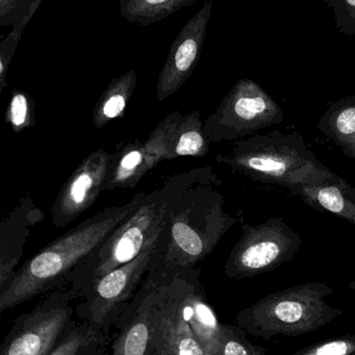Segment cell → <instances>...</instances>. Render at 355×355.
<instances>
[{"label": "cell", "mask_w": 355, "mask_h": 355, "mask_svg": "<svg viewBox=\"0 0 355 355\" xmlns=\"http://www.w3.org/2000/svg\"><path fill=\"white\" fill-rule=\"evenodd\" d=\"M221 181L212 168H202L177 196L154 248L148 275L169 277L210 256L227 231L239 221L224 210Z\"/></svg>", "instance_id": "obj_1"}, {"label": "cell", "mask_w": 355, "mask_h": 355, "mask_svg": "<svg viewBox=\"0 0 355 355\" xmlns=\"http://www.w3.org/2000/svg\"><path fill=\"white\" fill-rule=\"evenodd\" d=\"M139 192L129 202L108 207L44 246L0 290V311L15 308L72 279L75 269L145 200Z\"/></svg>", "instance_id": "obj_2"}, {"label": "cell", "mask_w": 355, "mask_h": 355, "mask_svg": "<svg viewBox=\"0 0 355 355\" xmlns=\"http://www.w3.org/2000/svg\"><path fill=\"white\" fill-rule=\"evenodd\" d=\"M216 162L254 181L281 186L290 191L341 178L308 150L299 132L283 135L273 131L240 139L229 153L218 154Z\"/></svg>", "instance_id": "obj_3"}, {"label": "cell", "mask_w": 355, "mask_h": 355, "mask_svg": "<svg viewBox=\"0 0 355 355\" xmlns=\"http://www.w3.org/2000/svg\"><path fill=\"white\" fill-rule=\"evenodd\" d=\"M198 171L194 168L169 177L163 186L149 192L143 204L75 269L71 279L74 285L89 287L96 279L137 258L156 241L171 206L195 179Z\"/></svg>", "instance_id": "obj_4"}, {"label": "cell", "mask_w": 355, "mask_h": 355, "mask_svg": "<svg viewBox=\"0 0 355 355\" xmlns=\"http://www.w3.org/2000/svg\"><path fill=\"white\" fill-rule=\"evenodd\" d=\"M333 289L324 283L302 284L274 292L238 313L236 322L254 337L271 341L276 336L314 333L343 314L325 298Z\"/></svg>", "instance_id": "obj_5"}, {"label": "cell", "mask_w": 355, "mask_h": 355, "mask_svg": "<svg viewBox=\"0 0 355 355\" xmlns=\"http://www.w3.org/2000/svg\"><path fill=\"white\" fill-rule=\"evenodd\" d=\"M283 122L279 103L256 81H238L204 121L206 139L213 144L236 141Z\"/></svg>", "instance_id": "obj_6"}, {"label": "cell", "mask_w": 355, "mask_h": 355, "mask_svg": "<svg viewBox=\"0 0 355 355\" xmlns=\"http://www.w3.org/2000/svg\"><path fill=\"white\" fill-rule=\"evenodd\" d=\"M243 234L225 263L229 279H249L275 270L291 261L302 239L281 217H272L258 225L245 223Z\"/></svg>", "instance_id": "obj_7"}, {"label": "cell", "mask_w": 355, "mask_h": 355, "mask_svg": "<svg viewBox=\"0 0 355 355\" xmlns=\"http://www.w3.org/2000/svg\"><path fill=\"white\" fill-rule=\"evenodd\" d=\"M69 294H52L35 310L17 319L0 347V355H48L70 322Z\"/></svg>", "instance_id": "obj_8"}, {"label": "cell", "mask_w": 355, "mask_h": 355, "mask_svg": "<svg viewBox=\"0 0 355 355\" xmlns=\"http://www.w3.org/2000/svg\"><path fill=\"white\" fill-rule=\"evenodd\" d=\"M183 114L171 112L145 141L126 144L113 153L104 191L133 188L160 162H166L173 131Z\"/></svg>", "instance_id": "obj_9"}, {"label": "cell", "mask_w": 355, "mask_h": 355, "mask_svg": "<svg viewBox=\"0 0 355 355\" xmlns=\"http://www.w3.org/2000/svg\"><path fill=\"white\" fill-rule=\"evenodd\" d=\"M112 159L113 153L98 149L90 153L73 171L50 209L54 227H67L93 206L104 191Z\"/></svg>", "instance_id": "obj_10"}, {"label": "cell", "mask_w": 355, "mask_h": 355, "mask_svg": "<svg viewBox=\"0 0 355 355\" xmlns=\"http://www.w3.org/2000/svg\"><path fill=\"white\" fill-rule=\"evenodd\" d=\"M213 0H206L202 8L185 23L175 37L158 75L156 97L158 102L179 91L190 78L199 62L212 14Z\"/></svg>", "instance_id": "obj_11"}, {"label": "cell", "mask_w": 355, "mask_h": 355, "mask_svg": "<svg viewBox=\"0 0 355 355\" xmlns=\"http://www.w3.org/2000/svg\"><path fill=\"white\" fill-rule=\"evenodd\" d=\"M156 242L158 240L149 244L131 262L114 269L89 286L93 292L91 310L94 322L104 321L110 311L133 295L144 275L149 270Z\"/></svg>", "instance_id": "obj_12"}, {"label": "cell", "mask_w": 355, "mask_h": 355, "mask_svg": "<svg viewBox=\"0 0 355 355\" xmlns=\"http://www.w3.org/2000/svg\"><path fill=\"white\" fill-rule=\"evenodd\" d=\"M154 286L151 349L156 355H206L199 342L158 284Z\"/></svg>", "instance_id": "obj_13"}, {"label": "cell", "mask_w": 355, "mask_h": 355, "mask_svg": "<svg viewBox=\"0 0 355 355\" xmlns=\"http://www.w3.org/2000/svg\"><path fill=\"white\" fill-rule=\"evenodd\" d=\"M44 213L29 196L4 216L0 225V290L14 277L31 229L43 220Z\"/></svg>", "instance_id": "obj_14"}, {"label": "cell", "mask_w": 355, "mask_h": 355, "mask_svg": "<svg viewBox=\"0 0 355 355\" xmlns=\"http://www.w3.org/2000/svg\"><path fill=\"white\" fill-rule=\"evenodd\" d=\"M308 206L327 211L355 225V187L343 178L291 190Z\"/></svg>", "instance_id": "obj_15"}, {"label": "cell", "mask_w": 355, "mask_h": 355, "mask_svg": "<svg viewBox=\"0 0 355 355\" xmlns=\"http://www.w3.org/2000/svg\"><path fill=\"white\" fill-rule=\"evenodd\" d=\"M137 317L125 327L113 347V355H148L151 348L154 286L145 281Z\"/></svg>", "instance_id": "obj_16"}, {"label": "cell", "mask_w": 355, "mask_h": 355, "mask_svg": "<svg viewBox=\"0 0 355 355\" xmlns=\"http://www.w3.org/2000/svg\"><path fill=\"white\" fill-rule=\"evenodd\" d=\"M317 128L355 160V96L333 102L321 116Z\"/></svg>", "instance_id": "obj_17"}, {"label": "cell", "mask_w": 355, "mask_h": 355, "mask_svg": "<svg viewBox=\"0 0 355 355\" xmlns=\"http://www.w3.org/2000/svg\"><path fill=\"white\" fill-rule=\"evenodd\" d=\"M137 81L135 70L127 71L110 81L94 107L92 122L96 128H104L110 121L122 118Z\"/></svg>", "instance_id": "obj_18"}, {"label": "cell", "mask_w": 355, "mask_h": 355, "mask_svg": "<svg viewBox=\"0 0 355 355\" xmlns=\"http://www.w3.org/2000/svg\"><path fill=\"white\" fill-rule=\"evenodd\" d=\"M204 125L199 110L181 116L171 137L167 162L183 156L202 157L206 155L210 143L204 135Z\"/></svg>", "instance_id": "obj_19"}, {"label": "cell", "mask_w": 355, "mask_h": 355, "mask_svg": "<svg viewBox=\"0 0 355 355\" xmlns=\"http://www.w3.org/2000/svg\"><path fill=\"white\" fill-rule=\"evenodd\" d=\"M197 0H120V14L131 24L145 27L177 10L193 6Z\"/></svg>", "instance_id": "obj_20"}, {"label": "cell", "mask_w": 355, "mask_h": 355, "mask_svg": "<svg viewBox=\"0 0 355 355\" xmlns=\"http://www.w3.org/2000/svg\"><path fill=\"white\" fill-rule=\"evenodd\" d=\"M35 103L26 92L14 89L6 107L4 120L14 133H20L35 126Z\"/></svg>", "instance_id": "obj_21"}, {"label": "cell", "mask_w": 355, "mask_h": 355, "mask_svg": "<svg viewBox=\"0 0 355 355\" xmlns=\"http://www.w3.org/2000/svg\"><path fill=\"white\" fill-rule=\"evenodd\" d=\"M43 0H0V25L22 35Z\"/></svg>", "instance_id": "obj_22"}, {"label": "cell", "mask_w": 355, "mask_h": 355, "mask_svg": "<svg viewBox=\"0 0 355 355\" xmlns=\"http://www.w3.org/2000/svg\"><path fill=\"white\" fill-rule=\"evenodd\" d=\"M247 331L239 325L223 323L222 336L217 355H265L262 346L254 345L246 337Z\"/></svg>", "instance_id": "obj_23"}, {"label": "cell", "mask_w": 355, "mask_h": 355, "mask_svg": "<svg viewBox=\"0 0 355 355\" xmlns=\"http://www.w3.org/2000/svg\"><path fill=\"white\" fill-rule=\"evenodd\" d=\"M98 341V331L90 324L73 329L48 355H79Z\"/></svg>", "instance_id": "obj_24"}, {"label": "cell", "mask_w": 355, "mask_h": 355, "mask_svg": "<svg viewBox=\"0 0 355 355\" xmlns=\"http://www.w3.org/2000/svg\"><path fill=\"white\" fill-rule=\"evenodd\" d=\"M355 354V334L318 342L302 348L291 355H354Z\"/></svg>", "instance_id": "obj_25"}, {"label": "cell", "mask_w": 355, "mask_h": 355, "mask_svg": "<svg viewBox=\"0 0 355 355\" xmlns=\"http://www.w3.org/2000/svg\"><path fill=\"white\" fill-rule=\"evenodd\" d=\"M333 10L335 23L340 33L355 35V0H322Z\"/></svg>", "instance_id": "obj_26"}, {"label": "cell", "mask_w": 355, "mask_h": 355, "mask_svg": "<svg viewBox=\"0 0 355 355\" xmlns=\"http://www.w3.org/2000/svg\"><path fill=\"white\" fill-rule=\"evenodd\" d=\"M20 39V33L12 31L0 44V93L6 87V75Z\"/></svg>", "instance_id": "obj_27"}, {"label": "cell", "mask_w": 355, "mask_h": 355, "mask_svg": "<svg viewBox=\"0 0 355 355\" xmlns=\"http://www.w3.org/2000/svg\"><path fill=\"white\" fill-rule=\"evenodd\" d=\"M348 287H349L350 289L354 290V291H355V281L352 282V283H349Z\"/></svg>", "instance_id": "obj_28"}, {"label": "cell", "mask_w": 355, "mask_h": 355, "mask_svg": "<svg viewBox=\"0 0 355 355\" xmlns=\"http://www.w3.org/2000/svg\"><path fill=\"white\" fill-rule=\"evenodd\" d=\"M265 355H267V354H265Z\"/></svg>", "instance_id": "obj_29"}, {"label": "cell", "mask_w": 355, "mask_h": 355, "mask_svg": "<svg viewBox=\"0 0 355 355\" xmlns=\"http://www.w3.org/2000/svg\"><path fill=\"white\" fill-rule=\"evenodd\" d=\"M354 355H355V354H354Z\"/></svg>", "instance_id": "obj_30"}]
</instances>
